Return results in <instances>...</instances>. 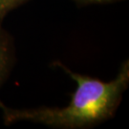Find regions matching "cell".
I'll list each match as a JSON object with an SVG mask.
<instances>
[{
	"mask_svg": "<svg viewBox=\"0 0 129 129\" xmlns=\"http://www.w3.org/2000/svg\"><path fill=\"white\" fill-rule=\"evenodd\" d=\"M57 66L77 83L73 98L64 107H40L33 109H13L0 104L6 123L33 121L55 128H85L109 119L117 110L129 83V62L120 66L119 73L110 81L82 76L72 72L62 63Z\"/></svg>",
	"mask_w": 129,
	"mask_h": 129,
	"instance_id": "1",
	"label": "cell"
},
{
	"mask_svg": "<svg viewBox=\"0 0 129 129\" xmlns=\"http://www.w3.org/2000/svg\"><path fill=\"white\" fill-rule=\"evenodd\" d=\"M11 61V47L9 41L5 38L3 33L0 32V86L8 72ZM2 102L0 101V104Z\"/></svg>",
	"mask_w": 129,
	"mask_h": 129,
	"instance_id": "2",
	"label": "cell"
},
{
	"mask_svg": "<svg viewBox=\"0 0 129 129\" xmlns=\"http://www.w3.org/2000/svg\"><path fill=\"white\" fill-rule=\"evenodd\" d=\"M28 0H5L4 2V9H3V14L8 13L9 11L13 10L14 8L19 6L24 2H26Z\"/></svg>",
	"mask_w": 129,
	"mask_h": 129,
	"instance_id": "3",
	"label": "cell"
},
{
	"mask_svg": "<svg viewBox=\"0 0 129 129\" xmlns=\"http://www.w3.org/2000/svg\"><path fill=\"white\" fill-rule=\"evenodd\" d=\"M78 1L82 3H87V4H103V3H111L119 0H78Z\"/></svg>",
	"mask_w": 129,
	"mask_h": 129,
	"instance_id": "4",
	"label": "cell"
},
{
	"mask_svg": "<svg viewBox=\"0 0 129 129\" xmlns=\"http://www.w3.org/2000/svg\"><path fill=\"white\" fill-rule=\"evenodd\" d=\"M4 2L5 0H0V17H2L4 14H3V9H4Z\"/></svg>",
	"mask_w": 129,
	"mask_h": 129,
	"instance_id": "5",
	"label": "cell"
}]
</instances>
